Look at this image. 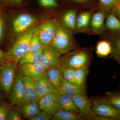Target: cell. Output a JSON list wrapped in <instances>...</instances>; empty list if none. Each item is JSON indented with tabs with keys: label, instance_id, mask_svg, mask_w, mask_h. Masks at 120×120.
I'll return each mask as SVG.
<instances>
[{
	"label": "cell",
	"instance_id": "cell-1",
	"mask_svg": "<svg viewBox=\"0 0 120 120\" xmlns=\"http://www.w3.org/2000/svg\"><path fill=\"white\" fill-rule=\"evenodd\" d=\"M92 59L90 49L87 48H77L60 57L59 64L62 67L76 69L89 68Z\"/></svg>",
	"mask_w": 120,
	"mask_h": 120
},
{
	"label": "cell",
	"instance_id": "cell-2",
	"mask_svg": "<svg viewBox=\"0 0 120 120\" xmlns=\"http://www.w3.org/2000/svg\"><path fill=\"white\" fill-rule=\"evenodd\" d=\"M33 26L22 34L9 48L7 52L8 60L18 64L19 60L28 52L30 42L38 30Z\"/></svg>",
	"mask_w": 120,
	"mask_h": 120
},
{
	"label": "cell",
	"instance_id": "cell-3",
	"mask_svg": "<svg viewBox=\"0 0 120 120\" xmlns=\"http://www.w3.org/2000/svg\"><path fill=\"white\" fill-rule=\"evenodd\" d=\"M72 31L62 24L50 46L61 54H65L78 48Z\"/></svg>",
	"mask_w": 120,
	"mask_h": 120
},
{
	"label": "cell",
	"instance_id": "cell-4",
	"mask_svg": "<svg viewBox=\"0 0 120 120\" xmlns=\"http://www.w3.org/2000/svg\"><path fill=\"white\" fill-rule=\"evenodd\" d=\"M17 64L9 60L1 62L0 90L8 97L17 71Z\"/></svg>",
	"mask_w": 120,
	"mask_h": 120
},
{
	"label": "cell",
	"instance_id": "cell-5",
	"mask_svg": "<svg viewBox=\"0 0 120 120\" xmlns=\"http://www.w3.org/2000/svg\"><path fill=\"white\" fill-rule=\"evenodd\" d=\"M61 24L58 20L51 19L43 22L38 27V36L43 48L50 46Z\"/></svg>",
	"mask_w": 120,
	"mask_h": 120
},
{
	"label": "cell",
	"instance_id": "cell-6",
	"mask_svg": "<svg viewBox=\"0 0 120 120\" xmlns=\"http://www.w3.org/2000/svg\"><path fill=\"white\" fill-rule=\"evenodd\" d=\"M91 101L92 109L95 114L112 120H120V109L110 105L106 97L91 99Z\"/></svg>",
	"mask_w": 120,
	"mask_h": 120
},
{
	"label": "cell",
	"instance_id": "cell-7",
	"mask_svg": "<svg viewBox=\"0 0 120 120\" xmlns=\"http://www.w3.org/2000/svg\"><path fill=\"white\" fill-rule=\"evenodd\" d=\"M8 96L10 104L17 105L22 103L24 91V83L22 75L17 71Z\"/></svg>",
	"mask_w": 120,
	"mask_h": 120
},
{
	"label": "cell",
	"instance_id": "cell-8",
	"mask_svg": "<svg viewBox=\"0 0 120 120\" xmlns=\"http://www.w3.org/2000/svg\"><path fill=\"white\" fill-rule=\"evenodd\" d=\"M72 97L79 110V114L85 120H93L96 114L92 109L91 99L88 98L86 94L75 95Z\"/></svg>",
	"mask_w": 120,
	"mask_h": 120
},
{
	"label": "cell",
	"instance_id": "cell-9",
	"mask_svg": "<svg viewBox=\"0 0 120 120\" xmlns=\"http://www.w3.org/2000/svg\"><path fill=\"white\" fill-rule=\"evenodd\" d=\"M37 22V19L32 15L26 13L20 14L13 20V32L16 35L22 34L34 26Z\"/></svg>",
	"mask_w": 120,
	"mask_h": 120
},
{
	"label": "cell",
	"instance_id": "cell-10",
	"mask_svg": "<svg viewBox=\"0 0 120 120\" xmlns=\"http://www.w3.org/2000/svg\"><path fill=\"white\" fill-rule=\"evenodd\" d=\"M57 90L53 93L44 95L38 101L39 108L52 115L61 109L58 100Z\"/></svg>",
	"mask_w": 120,
	"mask_h": 120
},
{
	"label": "cell",
	"instance_id": "cell-11",
	"mask_svg": "<svg viewBox=\"0 0 120 120\" xmlns=\"http://www.w3.org/2000/svg\"><path fill=\"white\" fill-rule=\"evenodd\" d=\"M45 67L40 62L19 65L17 71L23 75L29 77L35 81L45 73Z\"/></svg>",
	"mask_w": 120,
	"mask_h": 120
},
{
	"label": "cell",
	"instance_id": "cell-12",
	"mask_svg": "<svg viewBox=\"0 0 120 120\" xmlns=\"http://www.w3.org/2000/svg\"><path fill=\"white\" fill-rule=\"evenodd\" d=\"M61 54L50 46L44 47L40 62L46 69L56 67L60 64Z\"/></svg>",
	"mask_w": 120,
	"mask_h": 120
},
{
	"label": "cell",
	"instance_id": "cell-13",
	"mask_svg": "<svg viewBox=\"0 0 120 120\" xmlns=\"http://www.w3.org/2000/svg\"><path fill=\"white\" fill-rule=\"evenodd\" d=\"M35 86L38 101L44 95L53 93L56 90L46 73L35 81Z\"/></svg>",
	"mask_w": 120,
	"mask_h": 120
},
{
	"label": "cell",
	"instance_id": "cell-14",
	"mask_svg": "<svg viewBox=\"0 0 120 120\" xmlns=\"http://www.w3.org/2000/svg\"><path fill=\"white\" fill-rule=\"evenodd\" d=\"M16 107L23 119L28 120L36 116L41 110L38 101L22 102L17 105Z\"/></svg>",
	"mask_w": 120,
	"mask_h": 120
},
{
	"label": "cell",
	"instance_id": "cell-15",
	"mask_svg": "<svg viewBox=\"0 0 120 120\" xmlns=\"http://www.w3.org/2000/svg\"><path fill=\"white\" fill-rule=\"evenodd\" d=\"M58 90V94L72 95L86 94V85H79L68 82L64 79L61 86Z\"/></svg>",
	"mask_w": 120,
	"mask_h": 120
},
{
	"label": "cell",
	"instance_id": "cell-16",
	"mask_svg": "<svg viewBox=\"0 0 120 120\" xmlns=\"http://www.w3.org/2000/svg\"><path fill=\"white\" fill-rule=\"evenodd\" d=\"M23 78L24 83V91L22 103L38 101L35 90V81L24 76L23 75Z\"/></svg>",
	"mask_w": 120,
	"mask_h": 120
},
{
	"label": "cell",
	"instance_id": "cell-17",
	"mask_svg": "<svg viewBox=\"0 0 120 120\" xmlns=\"http://www.w3.org/2000/svg\"><path fill=\"white\" fill-rule=\"evenodd\" d=\"M62 70V67L60 64L46 69L47 77L56 90L60 89L64 80Z\"/></svg>",
	"mask_w": 120,
	"mask_h": 120
},
{
	"label": "cell",
	"instance_id": "cell-18",
	"mask_svg": "<svg viewBox=\"0 0 120 120\" xmlns=\"http://www.w3.org/2000/svg\"><path fill=\"white\" fill-rule=\"evenodd\" d=\"M58 100L61 109L79 114V110L71 95L58 94Z\"/></svg>",
	"mask_w": 120,
	"mask_h": 120
},
{
	"label": "cell",
	"instance_id": "cell-19",
	"mask_svg": "<svg viewBox=\"0 0 120 120\" xmlns=\"http://www.w3.org/2000/svg\"><path fill=\"white\" fill-rule=\"evenodd\" d=\"M112 46L110 55L120 64V34L111 35L108 39Z\"/></svg>",
	"mask_w": 120,
	"mask_h": 120
},
{
	"label": "cell",
	"instance_id": "cell-20",
	"mask_svg": "<svg viewBox=\"0 0 120 120\" xmlns=\"http://www.w3.org/2000/svg\"><path fill=\"white\" fill-rule=\"evenodd\" d=\"M42 49L28 52L20 59L19 65L26 64L38 63L41 61Z\"/></svg>",
	"mask_w": 120,
	"mask_h": 120
},
{
	"label": "cell",
	"instance_id": "cell-21",
	"mask_svg": "<svg viewBox=\"0 0 120 120\" xmlns=\"http://www.w3.org/2000/svg\"><path fill=\"white\" fill-rule=\"evenodd\" d=\"M53 120H85L79 114L75 113L60 109L53 115Z\"/></svg>",
	"mask_w": 120,
	"mask_h": 120
},
{
	"label": "cell",
	"instance_id": "cell-22",
	"mask_svg": "<svg viewBox=\"0 0 120 120\" xmlns=\"http://www.w3.org/2000/svg\"><path fill=\"white\" fill-rule=\"evenodd\" d=\"M77 14L75 11L69 10L64 13L62 17L64 26L71 30L76 28Z\"/></svg>",
	"mask_w": 120,
	"mask_h": 120
},
{
	"label": "cell",
	"instance_id": "cell-23",
	"mask_svg": "<svg viewBox=\"0 0 120 120\" xmlns=\"http://www.w3.org/2000/svg\"><path fill=\"white\" fill-rule=\"evenodd\" d=\"M105 26L109 31L120 34V20L112 12L107 16Z\"/></svg>",
	"mask_w": 120,
	"mask_h": 120
},
{
	"label": "cell",
	"instance_id": "cell-24",
	"mask_svg": "<svg viewBox=\"0 0 120 120\" xmlns=\"http://www.w3.org/2000/svg\"><path fill=\"white\" fill-rule=\"evenodd\" d=\"M112 46L109 40L98 41L96 46V53L101 57H106L111 54Z\"/></svg>",
	"mask_w": 120,
	"mask_h": 120
},
{
	"label": "cell",
	"instance_id": "cell-25",
	"mask_svg": "<svg viewBox=\"0 0 120 120\" xmlns=\"http://www.w3.org/2000/svg\"><path fill=\"white\" fill-rule=\"evenodd\" d=\"M105 18V14L102 12H98L94 15L91 22V27L92 31L97 32L103 28Z\"/></svg>",
	"mask_w": 120,
	"mask_h": 120
},
{
	"label": "cell",
	"instance_id": "cell-26",
	"mask_svg": "<svg viewBox=\"0 0 120 120\" xmlns=\"http://www.w3.org/2000/svg\"><path fill=\"white\" fill-rule=\"evenodd\" d=\"M91 13L89 12H84L80 13L77 16L76 28L82 30L88 26L90 20Z\"/></svg>",
	"mask_w": 120,
	"mask_h": 120
},
{
	"label": "cell",
	"instance_id": "cell-27",
	"mask_svg": "<svg viewBox=\"0 0 120 120\" xmlns=\"http://www.w3.org/2000/svg\"><path fill=\"white\" fill-rule=\"evenodd\" d=\"M89 68L75 69V76L76 84L79 85H86V79L88 75Z\"/></svg>",
	"mask_w": 120,
	"mask_h": 120
},
{
	"label": "cell",
	"instance_id": "cell-28",
	"mask_svg": "<svg viewBox=\"0 0 120 120\" xmlns=\"http://www.w3.org/2000/svg\"><path fill=\"white\" fill-rule=\"evenodd\" d=\"M38 30L30 41L28 52L39 50L43 49L38 36Z\"/></svg>",
	"mask_w": 120,
	"mask_h": 120
},
{
	"label": "cell",
	"instance_id": "cell-29",
	"mask_svg": "<svg viewBox=\"0 0 120 120\" xmlns=\"http://www.w3.org/2000/svg\"><path fill=\"white\" fill-rule=\"evenodd\" d=\"M62 75L65 80L70 82L76 84L75 76V69L62 67Z\"/></svg>",
	"mask_w": 120,
	"mask_h": 120
},
{
	"label": "cell",
	"instance_id": "cell-30",
	"mask_svg": "<svg viewBox=\"0 0 120 120\" xmlns=\"http://www.w3.org/2000/svg\"><path fill=\"white\" fill-rule=\"evenodd\" d=\"M106 100L114 107L120 109V94H112L106 97Z\"/></svg>",
	"mask_w": 120,
	"mask_h": 120
},
{
	"label": "cell",
	"instance_id": "cell-31",
	"mask_svg": "<svg viewBox=\"0 0 120 120\" xmlns=\"http://www.w3.org/2000/svg\"><path fill=\"white\" fill-rule=\"evenodd\" d=\"M6 120H22L23 118L17 107L11 106L9 110Z\"/></svg>",
	"mask_w": 120,
	"mask_h": 120
},
{
	"label": "cell",
	"instance_id": "cell-32",
	"mask_svg": "<svg viewBox=\"0 0 120 120\" xmlns=\"http://www.w3.org/2000/svg\"><path fill=\"white\" fill-rule=\"evenodd\" d=\"M53 115L44 110H41L36 116L29 120H49L52 119Z\"/></svg>",
	"mask_w": 120,
	"mask_h": 120
},
{
	"label": "cell",
	"instance_id": "cell-33",
	"mask_svg": "<svg viewBox=\"0 0 120 120\" xmlns=\"http://www.w3.org/2000/svg\"><path fill=\"white\" fill-rule=\"evenodd\" d=\"M11 105L4 102L0 105V120H6L9 110Z\"/></svg>",
	"mask_w": 120,
	"mask_h": 120
},
{
	"label": "cell",
	"instance_id": "cell-34",
	"mask_svg": "<svg viewBox=\"0 0 120 120\" xmlns=\"http://www.w3.org/2000/svg\"><path fill=\"white\" fill-rule=\"evenodd\" d=\"M101 7L105 10H111L120 0H99Z\"/></svg>",
	"mask_w": 120,
	"mask_h": 120
},
{
	"label": "cell",
	"instance_id": "cell-35",
	"mask_svg": "<svg viewBox=\"0 0 120 120\" xmlns=\"http://www.w3.org/2000/svg\"><path fill=\"white\" fill-rule=\"evenodd\" d=\"M5 30V23L0 5V43L4 37Z\"/></svg>",
	"mask_w": 120,
	"mask_h": 120
},
{
	"label": "cell",
	"instance_id": "cell-36",
	"mask_svg": "<svg viewBox=\"0 0 120 120\" xmlns=\"http://www.w3.org/2000/svg\"><path fill=\"white\" fill-rule=\"evenodd\" d=\"M42 7L45 8H54L58 6L57 0H38Z\"/></svg>",
	"mask_w": 120,
	"mask_h": 120
},
{
	"label": "cell",
	"instance_id": "cell-37",
	"mask_svg": "<svg viewBox=\"0 0 120 120\" xmlns=\"http://www.w3.org/2000/svg\"><path fill=\"white\" fill-rule=\"evenodd\" d=\"M112 12L120 18V0L111 9Z\"/></svg>",
	"mask_w": 120,
	"mask_h": 120
},
{
	"label": "cell",
	"instance_id": "cell-38",
	"mask_svg": "<svg viewBox=\"0 0 120 120\" xmlns=\"http://www.w3.org/2000/svg\"><path fill=\"white\" fill-rule=\"evenodd\" d=\"M8 60V57L7 52L2 51L0 49V63Z\"/></svg>",
	"mask_w": 120,
	"mask_h": 120
},
{
	"label": "cell",
	"instance_id": "cell-39",
	"mask_svg": "<svg viewBox=\"0 0 120 120\" xmlns=\"http://www.w3.org/2000/svg\"><path fill=\"white\" fill-rule=\"evenodd\" d=\"M9 2H11L13 4H19L22 3L23 0H7Z\"/></svg>",
	"mask_w": 120,
	"mask_h": 120
},
{
	"label": "cell",
	"instance_id": "cell-40",
	"mask_svg": "<svg viewBox=\"0 0 120 120\" xmlns=\"http://www.w3.org/2000/svg\"><path fill=\"white\" fill-rule=\"evenodd\" d=\"M4 102V98L2 94L0 92V105Z\"/></svg>",
	"mask_w": 120,
	"mask_h": 120
},
{
	"label": "cell",
	"instance_id": "cell-41",
	"mask_svg": "<svg viewBox=\"0 0 120 120\" xmlns=\"http://www.w3.org/2000/svg\"><path fill=\"white\" fill-rule=\"evenodd\" d=\"M75 1H76V2H87L88 1L90 0H73Z\"/></svg>",
	"mask_w": 120,
	"mask_h": 120
},
{
	"label": "cell",
	"instance_id": "cell-42",
	"mask_svg": "<svg viewBox=\"0 0 120 120\" xmlns=\"http://www.w3.org/2000/svg\"><path fill=\"white\" fill-rule=\"evenodd\" d=\"M1 63H0V73L1 71Z\"/></svg>",
	"mask_w": 120,
	"mask_h": 120
}]
</instances>
